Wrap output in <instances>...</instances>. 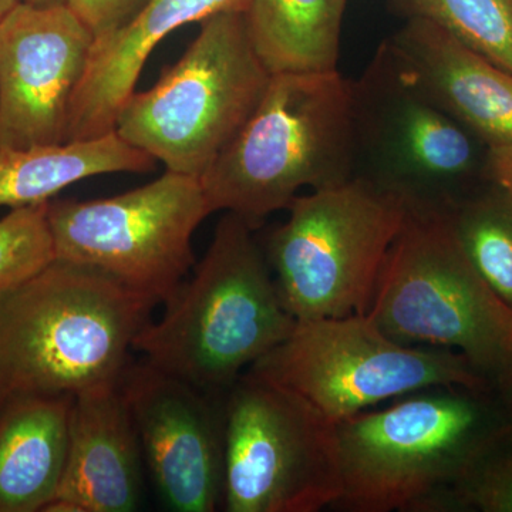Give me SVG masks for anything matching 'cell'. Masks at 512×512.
<instances>
[{"label":"cell","instance_id":"6da1fadb","mask_svg":"<svg viewBox=\"0 0 512 512\" xmlns=\"http://www.w3.org/2000/svg\"><path fill=\"white\" fill-rule=\"evenodd\" d=\"M350 512L464 511L468 485L512 440V396L443 384L336 424Z\"/></svg>","mask_w":512,"mask_h":512},{"label":"cell","instance_id":"7a4b0ae2","mask_svg":"<svg viewBox=\"0 0 512 512\" xmlns=\"http://www.w3.org/2000/svg\"><path fill=\"white\" fill-rule=\"evenodd\" d=\"M154 306L99 269L60 259L0 293V409L120 384Z\"/></svg>","mask_w":512,"mask_h":512},{"label":"cell","instance_id":"3957f363","mask_svg":"<svg viewBox=\"0 0 512 512\" xmlns=\"http://www.w3.org/2000/svg\"><path fill=\"white\" fill-rule=\"evenodd\" d=\"M254 225L225 212L204 258L141 329L133 350L184 382L221 394L295 329Z\"/></svg>","mask_w":512,"mask_h":512},{"label":"cell","instance_id":"277c9868","mask_svg":"<svg viewBox=\"0 0 512 512\" xmlns=\"http://www.w3.org/2000/svg\"><path fill=\"white\" fill-rule=\"evenodd\" d=\"M353 80L339 70L272 74L237 137L200 178L212 212L258 227L298 192L356 177Z\"/></svg>","mask_w":512,"mask_h":512},{"label":"cell","instance_id":"5b68a950","mask_svg":"<svg viewBox=\"0 0 512 512\" xmlns=\"http://www.w3.org/2000/svg\"><path fill=\"white\" fill-rule=\"evenodd\" d=\"M366 315L403 345L456 350L504 390L512 312L468 261L446 211L407 208Z\"/></svg>","mask_w":512,"mask_h":512},{"label":"cell","instance_id":"8992f818","mask_svg":"<svg viewBox=\"0 0 512 512\" xmlns=\"http://www.w3.org/2000/svg\"><path fill=\"white\" fill-rule=\"evenodd\" d=\"M272 74L256 53L245 13L222 12L146 92H134L116 133L168 171L201 178L237 137Z\"/></svg>","mask_w":512,"mask_h":512},{"label":"cell","instance_id":"52a82bcc","mask_svg":"<svg viewBox=\"0 0 512 512\" xmlns=\"http://www.w3.org/2000/svg\"><path fill=\"white\" fill-rule=\"evenodd\" d=\"M288 211L264 245L285 308L298 322L366 315L406 202L355 177L298 195Z\"/></svg>","mask_w":512,"mask_h":512},{"label":"cell","instance_id":"ba28073f","mask_svg":"<svg viewBox=\"0 0 512 512\" xmlns=\"http://www.w3.org/2000/svg\"><path fill=\"white\" fill-rule=\"evenodd\" d=\"M343 493L338 430L315 407L247 372L224 393L227 512H318Z\"/></svg>","mask_w":512,"mask_h":512},{"label":"cell","instance_id":"9c48e42d","mask_svg":"<svg viewBox=\"0 0 512 512\" xmlns=\"http://www.w3.org/2000/svg\"><path fill=\"white\" fill-rule=\"evenodd\" d=\"M353 94L356 177L426 211H448L490 181L487 144L403 76L386 40Z\"/></svg>","mask_w":512,"mask_h":512},{"label":"cell","instance_id":"30bf717a","mask_svg":"<svg viewBox=\"0 0 512 512\" xmlns=\"http://www.w3.org/2000/svg\"><path fill=\"white\" fill-rule=\"evenodd\" d=\"M248 370L335 424L426 387L495 386L456 350L403 345L367 315L302 320Z\"/></svg>","mask_w":512,"mask_h":512},{"label":"cell","instance_id":"8fae6325","mask_svg":"<svg viewBox=\"0 0 512 512\" xmlns=\"http://www.w3.org/2000/svg\"><path fill=\"white\" fill-rule=\"evenodd\" d=\"M211 214L200 178L168 170L116 197L47 207L56 259L99 269L157 305L190 275L192 238Z\"/></svg>","mask_w":512,"mask_h":512},{"label":"cell","instance_id":"7c38bea8","mask_svg":"<svg viewBox=\"0 0 512 512\" xmlns=\"http://www.w3.org/2000/svg\"><path fill=\"white\" fill-rule=\"evenodd\" d=\"M144 466L174 512H214L224 491V393L204 392L146 360L121 377Z\"/></svg>","mask_w":512,"mask_h":512},{"label":"cell","instance_id":"4fadbf2b","mask_svg":"<svg viewBox=\"0 0 512 512\" xmlns=\"http://www.w3.org/2000/svg\"><path fill=\"white\" fill-rule=\"evenodd\" d=\"M93 45L66 3L10 10L0 22V148L66 143Z\"/></svg>","mask_w":512,"mask_h":512},{"label":"cell","instance_id":"5bb4252c","mask_svg":"<svg viewBox=\"0 0 512 512\" xmlns=\"http://www.w3.org/2000/svg\"><path fill=\"white\" fill-rule=\"evenodd\" d=\"M386 43L403 76L434 106L487 146L512 143L511 72L423 18H406Z\"/></svg>","mask_w":512,"mask_h":512},{"label":"cell","instance_id":"9a60e30c","mask_svg":"<svg viewBox=\"0 0 512 512\" xmlns=\"http://www.w3.org/2000/svg\"><path fill=\"white\" fill-rule=\"evenodd\" d=\"M143 453L120 384L73 397L62 481L45 512H131L143 497Z\"/></svg>","mask_w":512,"mask_h":512},{"label":"cell","instance_id":"2e32d148","mask_svg":"<svg viewBox=\"0 0 512 512\" xmlns=\"http://www.w3.org/2000/svg\"><path fill=\"white\" fill-rule=\"evenodd\" d=\"M251 0H147L126 25L94 40L89 66L70 109L66 141L116 131L117 116L136 92L158 43L174 30L222 12H247Z\"/></svg>","mask_w":512,"mask_h":512},{"label":"cell","instance_id":"e0dca14e","mask_svg":"<svg viewBox=\"0 0 512 512\" xmlns=\"http://www.w3.org/2000/svg\"><path fill=\"white\" fill-rule=\"evenodd\" d=\"M73 397H20L0 409V512H45L62 481Z\"/></svg>","mask_w":512,"mask_h":512},{"label":"cell","instance_id":"ac0fdd59","mask_svg":"<svg viewBox=\"0 0 512 512\" xmlns=\"http://www.w3.org/2000/svg\"><path fill=\"white\" fill-rule=\"evenodd\" d=\"M150 154L116 133L92 140L29 148H0V208L26 207L53 200L74 183L116 173H148Z\"/></svg>","mask_w":512,"mask_h":512},{"label":"cell","instance_id":"d6986e66","mask_svg":"<svg viewBox=\"0 0 512 512\" xmlns=\"http://www.w3.org/2000/svg\"><path fill=\"white\" fill-rule=\"evenodd\" d=\"M348 0H251L245 20L271 74L338 70Z\"/></svg>","mask_w":512,"mask_h":512},{"label":"cell","instance_id":"ffe728a7","mask_svg":"<svg viewBox=\"0 0 512 512\" xmlns=\"http://www.w3.org/2000/svg\"><path fill=\"white\" fill-rule=\"evenodd\" d=\"M468 261L512 312V197L488 181L446 211Z\"/></svg>","mask_w":512,"mask_h":512},{"label":"cell","instance_id":"44dd1931","mask_svg":"<svg viewBox=\"0 0 512 512\" xmlns=\"http://www.w3.org/2000/svg\"><path fill=\"white\" fill-rule=\"evenodd\" d=\"M404 18H423L512 73V0H393Z\"/></svg>","mask_w":512,"mask_h":512},{"label":"cell","instance_id":"7402d4cb","mask_svg":"<svg viewBox=\"0 0 512 512\" xmlns=\"http://www.w3.org/2000/svg\"><path fill=\"white\" fill-rule=\"evenodd\" d=\"M49 201L13 208L0 220V293L25 284L56 261Z\"/></svg>","mask_w":512,"mask_h":512},{"label":"cell","instance_id":"603a6c76","mask_svg":"<svg viewBox=\"0 0 512 512\" xmlns=\"http://www.w3.org/2000/svg\"><path fill=\"white\" fill-rule=\"evenodd\" d=\"M464 511L512 512V440L468 485Z\"/></svg>","mask_w":512,"mask_h":512},{"label":"cell","instance_id":"cb8c5ba5","mask_svg":"<svg viewBox=\"0 0 512 512\" xmlns=\"http://www.w3.org/2000/svg\"><path fill=\"white\" fill-rule=\"evenodd\" d=\"M146 2L147 0H66V5L82 20L96 40L126 25Z\"/></svg>","mask_w":512,"mask_h":512},{"label":"cell","instance_id":"d4e9b609","mask_svg":"<svg viewBox=\"0 0 512 512\" xmlns=\"http://www.w3.org/2000/svg\"><path fill=\"white\" fill-rule=\"evenodd\" d=\"M487 177L512 197V143L488 146Z\"/></svg>","mask_w":512,"mask_h":512},{"label":"cell","instance_id":"484cf974","mask_svg":"<svg viewBox=\"0 0 512 512\" xmlns=\"http://www.w3.org/2000/svg\"><path fill=\"white\" fill-rule=\"evenodd\" d=\"M19 2L20 0H0V22Z\"/></svg>","mask_w":512,"mask_h":512},{"label":"cell","instance_id":"4316f807","mask_svg":"<svg viewBox=\"0 0 512 512\" xmlns=\"http://www.w3.org/2000/svg\"><path fill=\"white\" fill-rule=\"evenodd\" d=\"M20 2L30 3V5H62L66 0H20Z\"/></svg>","mask_w":512,"mask_h":512},{"label":"cell","instance_id":"83f0119b","mask_svg":"<svg viewBox=\"0 0 512 512\" xmlns=\"http://www.w3.org/2000/svg\"><path fill=\"white\" fill-rule=\"evenodd\" d=\"M504 390H505V392H507L508 394H511V396H512V372H511L510 377H508L507 384H505Z\"/></svg>","mask_w":512,"mask_h":512}]
</instances>
